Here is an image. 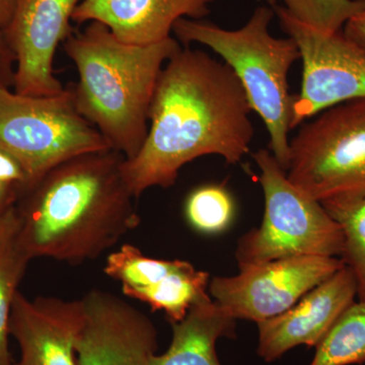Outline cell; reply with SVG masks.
Returning a JSON list of instances; mask_svg holds the SVG:
<instances>
[{
  "instance_id": "23",
  "label": "cell",
  "mask_w": 365,
  "mask_h": 365,
  "mask_svg": "<svg viewBox=\"0 0 365 365\" xmlns=\"http://www.w3.org/2000/svg\"><path fill=\"white\" fill-rule=\"evenodd\" d=\"M342 32L347 39L365 50V0L362 1L359 11L343 26Z\"/></svg>"
},
{
  "instance_id": "21",
  "label": "cell",
  "mask_w": 365,
  "mask_h": 365,
  "mask_svg": "<svg viewBox=\"0 0 365 365\" xmlns=\"http://www.w3.org/2000/svg\"><path fill=\"white\" fill-rule=\"evenodd\" d=\"M278 0H273L275 6ZM285 11L295 20L326 33L342 31L361 9L364 0H282Z\"/></svg>"
},
{
  "instance_id": "26",
  "label": "cell",
  "mask_w": 365,
  "mask_h": 365,
  "mask_svg": "<svg viewBox=\"0 0 365 365\" xmlns=\"http://www.w3.org/2000/svg\"><path fill=\"white\" fill-rule=\"evenodd\" d=\"M11 52L9 50V46L6 45L4 41V36H0V53ZM0 88H7L6 81L2 78L1 76V66H0Z\"/></svg>"
},
{
  "instance_id": "16",
  "label": "cell",
  "mask_w": 365,
  "mask_h": 365,
  "mask_svg": "<svg viewBox=\"0 0 365 365\" xmlns=\"http://www.w3.org/2000/svg\"><path fill=\"white\" fill-rule=\"evenodd\" d=\"M237 321L209 295L193 304L182 321L170 324V347L153 355L148 365H222L216 342L237 338Z\"/></svg>"
},
{
  "instance_id": "8",
  "label": "cell",
  "mask_w": 365,
  "mask_h": 365,
  "mask_svg": "<svg viewBox=\"0 0 365 365\" xmlns=\"http://www.w3.org/2000/svg\"><path fill=\"white\" fill-rule=\"evenodd\" d=\"M281 28L297 43L302 61V88L294 96L292 128L349 101L365 100V50L342 31L326 33L274 6Z\"/></svg>"
},
{
  "instance_id": "11",
  "label": "cell",
  "mask_w": 365,
  "mask_h": 365,
  "mask_svg": "<svg viewBox=\"0 0 365 365\" xmlns=\"http://www.w3.org/2000/svg\"><path fill=\"white\" fill-rule=\"evenodd\" d=\"M104 272L121 284L127 297L178 323L199 300L209 297L210 276L182 260H160L145 256L133 245H123L108 255Z\"/></svg>"
},
{
  "instance_id": "22",
  "label": "cell",
  "mask_w": 365,
  "mask_h": 365,
  "mask_svg": "<svg viewBox=\"0 0 365 365\" xmlns=\"http://www.w3.org/2000/svg\"><path fill=\"white\" fill-rule=\"evenodd\" d=\"M0 182L28 191L29 180L20 163L9 153L0 150Z\"/></svg>"
},
{
  "instance_id": "15",
  "label": "cell",
  "mask_w": 365,
  "mask_h": 365,
  "mask_svg": "<svg viewBox=\"0 0 365 365\" xmlns=\"http://www.w3.org/2000/svg\"><path fill=\"white\" fill-rule=\"evenodd\" d=\"M210 0H83L72 21H98L129 44L148 45L170 37L179 19L203 18Z\"/></svg>"
},
{
  "instance_id": "17",
  "label": "cell",
  "mask_w": 365,
  "mask_h": 365,
  "mask_svg": "<svg viewBox=\"0 0 365 365\" xmlns=\"http://www.w3.org/2000/svg\"><path fill=\"white\" fill-rule=\"evenodd\" d=\"M20 216L11 206L0 215V365H14L9 352V324L19 285L30 259L21 246Z\"/></svg>"
},
{
  "instance_id": "14",
  "label": "cell",
  "mask_w": 365,
  "mask_h": 365,
  "mask_svg": "<svg viewBox=\"0 0 365 365\" xmlns=\"http://www.w3.org/2000/svg\"><path fill=\"white\" fill-rule=\"evenodd\" d=\"M86 325L83 299H14L9 333L20 348L14 365H78L76 347Z\"/></svg>"
},
{
  "instance_id": "10",
  "label": "cell",
  "mask_w": 365,
  "mask_h": 365,
  "mask_svg": "<svg viewBox=\"0 0 365 365\" xmlns=\"http://www.w3.org/2000/svg\"><path fill=\"white\" fill-rule=\"evenodd\" d=\"M83 0H14L4 32L16 62L14 93L53 97L66 91L54 76V57L73 32L72 16Z\"/></svg>"
},
{
  "instance_id": "1",
  "label": "cell",
  "mask_w": 365,
  "mask_h": 365,
  "mask_svg": "<svg viewBox=\"0 0 365 365\" xmlns=\"http://www.w3.org/2000/svg\"><path fill=\"white\" fill-rule=\"evenodd\" d=\"M251 112L246 91L225 62L181 47L158 76L143 148L122 163L132 195L174 186L182 168L204 155L241 162L253 140Z\"/></svg>"
},
{
  "instance_id": "9",
  "label": "cell",
  "mask_w": 365,
  "mask_h": 365,
  "mask_svg": "<svg viewBox=\"0 0 365 365\" xmlns=\"http://www.w3.org/2000/svg\"><path fill=\"white\" fill-rule=\"evenodd\" d=\"M343 266L336 257L279 259L241 269L237 275L216 276L208 292L235 319L260 323L284 313Z\"/></svg>"
},
{
  "instance_id": "5",
  "label": "cell",
  "mask_w": 365,
  "mask_h": 365,
  "mask_svg": "<svg viewBox=\"0 0 365 365\" xmlns=\"http://www.w3.org/2000/svg\"><path fill=\"white\" fill-rule=\"evenodd\" d=\"M258 165L265 210L260 227L242 235L235 248L241 269L299 256L341 258L344 237L321 202L304 195L288 180L272 153H253Z\"/></svg>"
},
{
  "instance_id": "19",
  "label": "cell",
  "mask_w": 365,
  "mask_h": 365,
  "mask_svg": "<svg viewBox=\"0 0 365 365\" xmlns=\"http://www.w3.org/2000/svg\"><path fill=\"white\" fill-rule=\"evenodd\" d=\"M321 203L342 230L344 249L340 259L354 275L357 299L365 300V195Z\"/></svg>"
},
{
  "instance_id": "25",
  "label": "cell",
  "mask_w": 365,
  "mask_h": 365,
  "mask_svg": "<svg viewBox=\"0 0 365 365\" xmlns=\"http://www.w3.org/2000/svg\"><path fill=\"white\" fill-rule=\"evenodd\" d=\"M14 0H0V36H4V30L11 16H13Z\"/></svg>"
},
{
  "instance_id": "2",
  "label": "cell",
  "mask_w": 365,
  "mask_h": 365,
  "mask_svg": "<svg viewBox=\"0 0 365 365\" xmlns=\"http://www.w3.org/2000/svg\"><path fill=\"white\" fill-rule=\"evenodd\" d=\"M116 150L91 151L50 170L20 209V242L30 260L71 265L95 260L138 227L130 190Z\"/></svg>"
},
{
  "instance_id": "6",
  "label": "cell",
  "mask_w": 365,
  "mask_h": 365,
  "mask_svg": "<svg viewBox=\"0 0 365 365\" xmlns=\"http://www.w3.org/2000/svg\"><path fill=\"white\" fill-rule=\"evenodd\" d=\"M110 148L102 134L79 115L68 86L53 97L0 88V150L20 163L29 189L69 158Z\"/></svg>"
},
{
  "instance_id": "27",
  "label": "cell",
  "mask_w": 365,
  "mask_h": 365,
  "mask_svg": "<svg viewBox=\"0 0 365 365\" xmlns=\"http://www.w3.org/2000/svg\"><path fill=\"white\" fill-rule=\"evenodd\" d=\"M211 1H213V0H210V2ZM272 1H273V0H268V2H269V4H271V6H272Z\"/></svg>"
},
{
  "instance_id": "24",
  "label": "cell",
  "mask_w": 365,
  "mask_h": 365,
  "mask_svg": "<svg viewBox=\"0 0 365 365\" xmlns=\"http://www.w3.org/2000/svg\"><path fill=\"white\" fill-rule=\"evenodd\" d=\"M16 187L0 182V215L11 206L16 194Z\"/></svg>"
},
{
  "instance_id": "20",
  "label": "cell",
  "mask_w": 365,
  "mask_h": 365,
  "mask_svg": "<svg viewBox=\"0 0 365 365\" xmlns=\"http://www.w3.org/2000/svg\"><path fill=\"white\" fill-rule=\"evenodd\" d=\"M235 215V203L223 185L194 189L185 202L187 222L197 232L213 235L227 230Z\"/></svg>"
},
{
  "instance_id": "13",
  "label": "cell",
  "mask_w": 365,
  "mask_h": 365,
  "mask_svg": "<svg viewBox=\"0 0 365 365\" xmlns=\"http://www.w3.org/2000/svg\"><path fill=\"white\" fill-rule=\"evenodd\" d=\"M356 299V280L344 265L284 313L257 323V353L273 362L297 346L316 348Z\"/></svg>"
},
{
  "instance_id": "4",
  "label": "cell",
  "mask_w": 365,
  "mask_h": 365,
  "mask_svg": "<svg viewBox=\"0 0 365 365\" xmlns=\"http://www.w3.org/2000/svg\"><path fill=\"white\" fill-rule=\"evenodd\" d=\"M274 11L260 6L237 30H225L207 21L179 19L173 26L177 40L207 46L234 71L246 91L250 107L265 123L270 137L269 148L283 170L289 165L292 103L288 73L300 59L292 38L278 39L269 31Z\"/></svg>"
},
{
  "instance_id": "3",
  "label": "cell",
  "mask_w": 365,
  "mask_h": 365,
  "mask_svg": "<svg viewBox=\"0 0 365 365\" xmlns=\"http://www.w3.org/2000/svg\"><path fill=\"white\" fill-rule=\"evenodd\" d=\"M63 49L78 69V83L68 86L79 115L125 160L135 157L148 136L158 76L181 49L179 41L129 44L91 21L85 30L72 32Z\"/></svg>"
},
{
  "instance_id": "12",
  "label": "cell",
  "mask_w": 365,
  "mask_h": 365,
  "mask_svg": "<svg viewBox=\"0 0 365 365\" xmlns=\"http://www.w3.org/2000/svg\"><path fill=\"white\" fill-rule=\"evenodd\" d=\"M83 299L86 325L76 347L78 365H148L158 350L151 319L102 290H91Z\"/></svg>"
},
{
  "instance_id": "7",
  "label": "cell",
  "mask_w": 365,
  "mask_h": 365,
  "mask_svg": "<svg viewBox=\"0 0 365 365\" xmlns=\"http://www.w3.org/2000/svg\"><path fill=\"white\" fill-rule=\"evenodd\" d=\"M288 180L319 202L365 195V100L334 106L289 143Z\"/></svg>"
},
{
  "instance_id": "18",
  "label": "cell",
  "mask_w": 365,
  "mask_h": 365,
  "mask_svg": "<svg viewBox=\"0 0 365 365\" xmlns=\"http://www.w3.org/2000/svg\"><path fill=\"white\" fill-rule=\"evenodd\" d=\"M365 364V300L348 307L316 347L309 365Z\"/></svg>"
}]
</instances>
